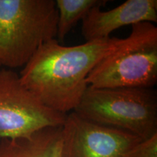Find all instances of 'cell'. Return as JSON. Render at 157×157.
Returning a JSON list of instances; mask_svg holds the SVG:
<instances>
[{
	"label": "cell",
	"instance_id": "obj_1",
	"mask_svg": "<svg viewBox=\"0 0 157 157\" xmlns=\"http://www.w3.org/2000/svg\"><path fill=\"white\" fill-rule=\"evenodd\" d=\"M119 39L114 37L72 47L52 39L43 44L23 66L20 79L44 105L67 114L77 107L89 86L88 74Z\"/></svg>",
	"mask_w": 157,
	"mask_h": 157
},
{
	"label": "cell",
	"instance_id": "obj_2",
	"mask_svg": "<svg viewBox=\"0 0 157 157\" xmlns=\"http://www.w3.org/2000/svg\"><path fill=\"white\" fill-rule=\"evenodd\" d=\"M55 0H0V63L23 68L44 43L56 39Z\"/></svg>",
	"mask_w": 157,
	"mask_h": 157
},
{
	"label": "cell",
	"instance_id": "obj_3",
	"mask_svg": "<svg viewBox=\"0 0 157 157\" xmlns=\"http://www.w3.org/2000/svg\"><path fill=\"white\" fill-rule=\"evenodd\" d=\"M98 88H153L157 83V27L144 22L132 25L127 38L103 57L87 78Z\"/></svg>",
	"mask_w": 157,
	"mask_h": 157
},
{
	"label": "cell",
	"instance_id": "obj_4",
	"mask_svg": "<svg viewBox=\"0 0 157 157\" xmlns=\"http://www.w3.org/2000/svg\"><path fill=\"white\" fill-rule=\"evenodd\" d=\"M93 122L146 140L157 134V95L153 88L88 86L74 110Z\"/></svg>",
	"mask_w": 157,
	"mask_h": 157
},
{
	"label": "cell",
	"instance_id": "obj_5",
	"mask_svg": "<svg viewBox=\"0 0 157 157\" xmlns=\"http://www.w3.org/2000/svg\"><path fill=\"white\" fill-rule=\"evenodd\" d=\"M66 115L44 105L14 71L0 69V138L28 137L42 129L61 127Z\"/></svg>",
	"mask_w": 157,
	"mask_h": 157
},
{
	"label": "cell",
	"instance_id": "obj_6",
	"mask_svg": "<svg viewBox=\"0 0 157 157\" xmlns=\"http://www.w3.org/2000/svg\"><path fill=\"white\" fill-rule=\"evenodd\" d=\"M142 139L87 120L74 111L62 126L61 157H127Z\"/></svg>",
	"mask_w": 157,
	"mask_h": 157
},
{
	"label": "cell",
	"instance_id": "obj_7",
	"mask_svg": "<svg viewBox=\"0 0 157 157\" xmlns=\"http://www.w3.org/2000/svg\"><path fill=\"white\" fill-rule=\"evenodd\" d=\"M101 8L94 7L82 20L86 42L109 39L111 33L126 25L157 22L156 0H127L110 10Z\"/></svg>",
	"mask_w": 157,
	"mask_h": 157
},
{
	"label": "cell",
	"instance_id": "obj_8",
	"mask_svg": "<svg viewBox=\"0 0 157 157\" xmlns=\"http://www.w3.org/2000/svg\"><path fill=\"white\" fill-rule=\"evenodd\" d=\"M62 126L48 127L28 137L0 138V157H61Z\"/></svg>",
	"mask_w": 157,
	"mask_h": 157
},
{
	"label": "cell",
	"instance_id": "obj_9",
	"mask_svg": "<svg viewBox=\"0 0 157 157\" xmlns=\"http://www.w3.org/2000/svg\"><path fill=\"white\" fill-rule=\"evenodd\" d=\"M107 0H56L58 13L56 39L63 40L78 21L83 20L94 7H102Z\"/></svg>",
	"mask_w": 157,
	"mask_h": 157
},
{
	"label": "cell",
	"instance_id": "obj_10",
	"mask_svg": "<svg viewBox=\"0 0 157 157\" xmlns=\"http://www.w3.org/2000/svg\"><path fill=\"white\" fill-rule=\"evenodd\" d=\"M127 157H157V134L141 140L132 149Z\"/></svg>",
	"mask_w": 157,
	"mask_h": 157
},
{
	"label": "cell",
	"instance_id": "obj_11",
	"mask_svg": "<svg viewBox=\"0 0 157 157\" xmlns=\"http://www.w3.org/2000/svg\"><path fill=\"white\" fill-rule=\"evenodd\" d=\"M2 68V65H1V63H0V69H1Z\"/></svg>",
	"mask_w": 157,
	"mask_h": 157
}]
</instances>
